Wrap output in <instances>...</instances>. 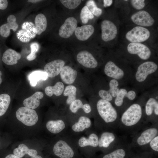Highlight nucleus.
Returning a JSON list of instances; mask_svg holds the SVG:
<instances>
[{
	"instance_id": "nucleus-1",
	"label": "nucleus",
	"mask_w": 158,
	"mask_h": 158,
	"mask_svg": "<svg viewBox=\"0 0 158 158\" xmlns=\"http://www.w3.org/2000/svg\"><path fill=\"white\" fill-rule=\"evenodd\" d=\"M10 123L13 134L24 139L34 137L43 127L37 111L24 106L17 109Z\"/></svg>"
},
{
	"instance_id": "nucleus-2",
	"label": "nucleus",
	"mask_w": 158,
	"mask_h": 158,
	"mask_svg": "<svg viewBox=\"0 0 158 158\" xmlns=\"http://www.w3.org/2000/svg\"><path fill=\"white\" fill-rule=\"evenodd\" d=\"M12 145L13 154L22 158L26 155L31 157L38 155L39 149L46 144L42 140L33 137L16 142Z\"/></svg>"
},
{
	"instance_id": "nucleus-3",
	"label": "nucleus",
	"mask_w": 158,
	"mask_h": 158,
	"mask_svg": "<svg viewBox=\"0 0 158 158\" xmlns=\"http://www.w3.org/2000/svg\"><path fill=\"white\" fill-rule=\"evenodd\" d=\"M97 109L102 121L105 124H112L116 121L117 112L110 102L99 99L97 104Z\"/></svg>"
},
{
	"instance_id": "nucleus-4",
	"label": "nucleus",
	"mask_w": 158,
	"mask_h": 158,
	"mask_svg": "<svg viewBox=\"0 0 158 158\" xmlns=\"http://www.w3.org/2000/svg\"><path fill=\"white\" fill-rule=\"evenodd\" d=\"M142 116L141 107L138 104H133L123 114L121 121L125 127H131L137 125L140 121Z\"/></svg>"
},
{
	"instance_id": "nucleus-5",
	"label": "nucleus",
	"mask_w": 158,
	"mask_h": 158,
	"mask_svg": "<svg viewBox=\"0 0 158 158\" xmlns=\"http://www.w3.org/2000/svg\"><path fill=\"white\" fill-rule=\"evenodd\" d=\"M50 145H52L54 154L60 158H72L74 156V152L71 145L65 139H55Z\"/></svg>"
},
{
	"instance_id": "nucleus-6",
	"label": "nucleus",
	"mask_w": 158,
	"mask_h": 158,
	"mask_svg": "<svg viewBox=\"0 0 158 158\" xmlns=\"http://www.w3.org/2000/svg\"><path fill=\"white\" fill-rule=\"evenodd\" d=\"M150 36V32L147 29L137 26L128 31L126 35V38L131 42L140 43L147 40Z\"/></svg>"
},
{
	"instance_id": "nucleus-7",
	"label": "nucleus",
	"mask_w": 158,
	"mask_h": 158,
	"mask_svg": "<svg viewBox=\"0 0 158 158\" xmlns=\"http://www.w3.org/2000/svg\"><path fill=\"white\" fill-rule=\"evenodd\" d=\"M158 68L157 65L153 61H148L140 65L135 74V78L139 82L144 81L147 76L154 72Z\"/></svg>"
},
{
	"instance_id": "nucleus-8",
	"label": "nucleus",
	"mask_w": 158,
	"mask_h": 158,
	"mask_svg": "<svg viewBox=\"0 0 158 158\" xmlns=\"http://www.w3.org/2000/svg\"><path fill=\"white\" fill-rule=\"evenodd\" d=\"M101 37L105 42H108L114 39L117 33L116 25L111 21L105 20L101 23Z\"/></svg>"
},
{
	"instance_id": "nucleus-9",
	"label": "nucleus",
	"mask_w": 158,
	"mask_h": 158,
	"mask_svg": "<svg viewBox=\"0 0 158 158\" xmlns=\"http://www.w3.org/2000/svg\"><path fill=\"white\" fill-rule=\"evenodd\" d=\"M127 49L129 53L137 54L144 60L149 58L151 54L149 48L145 45L140 43H130L127 46Z\"/></svg>"
},
{
	"instance_id": "nucleus-10",
	"label": "nucleus",
	"mask_w": 158,
	"mask_h": 158,
	"mask_svg": "<svg viewBox=\"0 0 158 158\" xmlns=\"http://www.w3.org/2000/svg\"><path fill=\"white\" fill-rule=\"evenodd\" d=\"M131 19L135 24L142 27L151 26L154 22V19L150 14L144 10L140 11L134 13Z\"/></svg>"
},
{
	"instance_id": "nucleus-11",
	"label": "nucleus",
	"mask_w": 158,
	"mask_h": 158,
	"mask_svg": "<svg viewBox=\"0 0 158 158\" xmlns=\"http://www.w3.org/2000/svg\"><path fill=\"white\" fill-rule=\"evenodd\" d=\"M76 19L72 17H69L65 20L59 30V34L62 38H67L72 36L77 28Z\"/></svg>"
},
{
	"instance_id": "nucleus-12",
	"label": "nucleus",
	"mask_w": 158,
	"mask_h": 158,
	"mask_svg": "<svg viewBox=\"0 0 158 158\" xmlns=\"http://www.w3.org/2000/svg\"><path fill=\"white\" fill-rule=\"evenodd\" d=\"M44 126L49 133L55 135L61 133L65 129L66 123L61 119L50 118L45 121Z\"/></svg>"
},
{
	"instance_id": "nucleus-13",
	"label": "nucleus",
	"mask_w": 158,
	"mask_h": 158,
	"mask_svg": "<svg viewBox=\"0 0 158 158\" xmlns=\"http://www.w3.org/2000/svg\"><path fill=\"white\" fill-rule=\"evenodd\" d=\"M78 61L85 67L93 68L97 67L98 63L92 54L87 51H82L77 55Z\"/></svg>"
},
{
	"instance_id": "nucleus-14",
	"label": "nucleus",
	"mask_w": 158,
	"mask_h": 158,
	"mask_svg": "<svg viewBox=\"0 0 158 158\" xmlns=\"http://www.w3.org/2000/svg\"><path fill=\"white\" fill-rule=\"evenodd\" d=\"M65 64V62L61 59H57L49 62L44 67V71L48 77H54L58 75Z\"/></svg>"
},
{
	"instance_id": "nucleus-15",
	"label": "nucleus",
	"mask_w": 158,
	"mask_h": 158,
	"mask_svg": "<svg viewBox=\"0 0 158 158\" xmlns=\"http://www.w3.org/2000/svg\"><path fill=\"white\" fill-rule=\"evenodd\" d=\"M158 130L157 128L152 127L146 129L143 131L136 139L138 145L142 146L149 143L151 140L158 135Z\"/></svg>"
},
{
	"instance_id": "nucleus-16",
	"label": "nucleus",
	"mask_w": 158,
	"mask_h": 158,
	"mask_svg": "<svg viewBox=\"0 0 158 158\" xmlns=\"http://www.w3.org/2000/svg\"><path fill=\"white\" fill-rule=\"evenodd\" d=\"M104 72L107 76L116 80L122 78L124 75V72L121 68L113 62H108L105 66Z\"/></svg>"
},
{
	"instance_id": "nucleus-17",
	"label": "nucleus",
	"mask_w": 158,
	"mask_h": 158,
	"mask_svg": "<svg viewBox=\"0 0 158 158\" xmlns=\"http://www.w3.org/2000/svg\"><path fill=\"white\" fill-rule=\"evenodd\" d=\"M7 23L0 27V35L4 37H8L10 33V30L16 31L18 28L15 16L13 15H9L7 18Z\"/></svg>"
},
{
	"instance_id": "nucleus-18",
	"label": "nucleus",
	"mask_w": 158,
	"mask_h": 158,
	"mask_svg": "<svg viewBox=\"0 0 158 158\" xmlns=\"http://www.w3.org/2000/svg\"><path fill=\"white\" fill-rule=\"evenodd\" d=\"M94 27L91 25H83L76 28L75 34L79 40L85 41L87 40L94 32Z\"/></svg>"
},
{
	"instance_id": "nucleus-19",
	"label": "nucleus",
	"mask_w": 158,
	"mask_h": 158,
	"mask_svg": "<svg viewBox=\"0 0 158 158\" xmlns=\"http://www.w3.org/2000/svg\"><path fill=\"white\" fill-rule=\"evenodd\" d=\"M62 80L66 84H72L75 81L77 76V71L70 66H64L60 73Z\"/></svg>"
},
{
	"instance_id": "nucleus-20",
	"label": "nucleus",
	"mask_w": 158,
	"mask_h": 158,
	"mask_svg": "<svg viewBox=\"0 0 158 158\" xmlns=\"http://www.w3.org/2000/svg\"><path fill=\"white\" fill-rule=\"evenodd\" d=\"M44 96L43 93L38 91L35 93L32 96L25 99L23 102L24 107L35 109L38 107L40 105V99Z\"/></svg>"
},
{
	"instance_id": "nucleus-21",
	"label": "nucleus",
	"mask_w": 158,
	"mask_h": 158,
	"mask_svg": "<svg viewBox=\"0 0 158 158\" xmlns=\"http://www.w3.org/2000/svg\"><path fill=\"white\" fill-rule=\"evenodd\" d=\"M99 137L94 133H90L87 137L83 136L79 138L78 142V146L81 147L88 146L96 147L98 146Z\"/></svg>"
},
{
	"instance_id": "nucleus-22",
	"label": "nucleus",
	"mask_w": 158,
	"mask_h": 158,
	"mask_svg": "<svg viewBox=\"0 0 158 158\" xmlns=\"http://www.w3.org/2000/svg\"><path fill=\"white\" fill-rule=\"evenodd\" d=\"M91 125V121L89 118L82 116L79 118L77 122L72 125L71 128L73 132L79 133L89 128Z\"/></svg>"
},
{
	"instance_id": "nucleus-23",
	"label": "nucleus",
	"mask_w": 158,
	"mask_h": 158,
	"mask_svg": "<svg viewBox=\"0 0 158 158\" xmlns=\"http://www.w3.org/2000/svg\"><path fill=\"white\" fill-rule=\"evenodd\" d=\"M21 58L20 54L12 49H8L4 52L2 61L6 65H13L17 64Z\"/></svg>"
},
{
	"instance_id": "nucleus-24",
	"label": "nucleus",
	"mask_w": 158,
	"mask_h": 158,
	"mask_svg": "<svg viewBox=\"0 0 158 158\" xmlns=\"http://www.w3.org/2000/svg\"><path fill=\"white\" fill-rule=\"evenodd\" d=\"M116 139V136L112 132L105 131L103 132L99 138L98 147H108Z\"/></svg>"
},
{
	"instance_id": "nucleus-25",
	"label": "nucleus",
	"mask_w": 158,
	"mask_h": 158,
	"mask_svg": "<svg viewBox=\"0 0 158 158\" xmlns=\"http://www.w3.org/2000/svg\"><path fill=\"white\" fill-rule=\"evenodd\" d=\"M48 77L47 74L44 71L37 70L30 73L28 76V78L30 85L35 87L38 81L45 80Z\"/></svg>"
},
{
	"instance_id": "nucleus-26",
	"label": "nucleus",
	"mask_w": 158,
	"mask_h": 158,
	"mask_svg": "<svg viewBox=\"0 0 158 158\" xmlns=\"http://www.w3.org/2000/svg\"><path fill=\"white\" fill-rule=\"evenodd\" d=\"M35 33L40 35L45 31L47 28V22L45 16L42 13L37 15L35 18Z\"/></svg>"
},
{
	"instance_id": "nucleus-27",
	"label": "nucleus",
	"mask_w": 158,
	"mask_h": 158,
	"mask_svg": "<svg viewBox=\"0 0 158 158\" xmlns=\"http://www.w3.org/2000/svg\"><path fill=\"white\" fill-rule=\"evenodd\" d=\"M69 109L73 113H76L80 109H83L84 111L86 114L91 112V106L88 104H83L81 101L79 99H76L73 101L69 106Z\"/></svg>"
},
{
	"instance_id": "nucleus-28",
	"label": "nucleus",
	"mask_w": 158,
	"mask_h": 158,
	"mask_svg": "<svg viewBox=\"0 0 158 158\" xmlns=\"http://www.w3.org/2000/svg\"><path fill=\"white\" fill-rule=\"evenodd\" d=\"M64 89V85L61 82H57L53 86H48L45 89L44 92L47 95L51 97L53 95L57 96L60 95Z\"/></svg>"
},
{
	"instance_id": "nucleus-29",
	"label": "nucleus",
	"mask_w": 158,
	"mask_h": 158,
	"mask_svg": "<svg viewBox=\"0 0 158 158\" xmlns=\"http://www.w3.org/2000/svg\"><path fill=\"white\" fill-rule=\"evenodd\" d=\"M11 98L10 95L6 93L0 94V117L6 112L10 105Z\"/></svg>"
},
{
	"instance_id": "nucleus-30",
	"label": "nucleus",
	"mask_w": 158,
	"mask_h": 158,
	"mask_svg": "<svg viewBox=\"0 0 158 158\" xmlns=\"http://www.w3.org/2000/svg\"><path fill=\"white\" fill-rule=\"evenodd\" d=\"M146 114L148 116L152 115L153 111L156 116L158 115V102L155 99L150 98L147 101L145 106Z\"/></svg>"
},
{
	"instance_id": "nucleus-31",
	"label": "nucleus",
	"mask_w": 158,
	"mask_h": 158,
	"mask_svg": "<svg viewBox=\"0 0 158 158\" xmlns=\"http://www.w3.org/2000/svg\"><path fill=\"white\" fill-rule=\"evenodd\" d=\"M76 87L73 85L67 86L64 90L63 93L65 96H68L66 100V103L70 105L73 101L76 99Z\"/></svg>"
},
{
	"instance_id": "nucleus-32",
	"label": "nucleus",
	"mask_w": 158,
	"mask_h": 158,
	"mask_svg": "<svg viewBox=\"0 0 158 158\" xmlns=\"http://www.w3.org/2000/svg\"><path fill=\"white\" fill-rule=\"evenodd\" d=\"M94 17V15L86 6L83 7L80 13V18L83 23H87L89 20L92 19Z\"/></svg>"
},
{
	"instance_id": "nucleus-33",
	"label": "nucleus",
	"mask_w": 158,
	"mask_h": 158,
	"mask_svg": "<svg viewBox=\"0 0 158 158\" xmlns=\"http://www.w3.org/2000/svg\"><path fill=\"white\" fill-rule=\"evenodd\" d=\"M126 154L124 149L119 148L105 155L102 158H124Z\"/></svg>"
},
{
	"instance_id": "nucleus-34",
	"label": "nucleus",
	"mask_w": 158,
	"mask_h": 158,
	"mask_svg": "<svg viewBox=\"0 0 158 158\" xmlns=\"http://www.w3.org/2000/svg\"><path fill=\"white\" fill-rule=\"evenodd\" d=\"M92 13L97 17L99 16L102 13V10L98 8L93 0H90L88 1L86 5Z\"/></svg>"
},
{
	"instance_id": "nucleus-35",
	"label": "nucleus",
	"mask_w": 158,
	"mask_h": 158,
	"mask_svg": "<svg viewBox=\"0 0 158 158\" xmlns=\"http://www.w3.org/2000/svg\"><path fill=\"white\" fill-rule=\"evenodd\" d=\"M60 1L65 7L70 9L76 8L81 2V0H61Z\"/></svg>"
},
{
	"instance_id": "nucleus-36",
	"label": "nucleus",
	"mask_w": 158,
	"mask_h": 158,
	"mask_svg": "<svg viewBox=\"0 0 158 158\" xmlns=\"http://www.w3.org/2000/svg\"><path fill=\"white\" fill-rule=\"evenodd\" d=\"M127 93V90L125 89L121 88L119 90L114 101V103L116 106L120 107L122 105L123 99L125 97H126Z\"/></svg>"
},
{
	"instance_id": "nucleus-37",
	"label": "nucleus",
	"mask_w": 158,
	"mask_h": 158,
	"mask_svg": "<svg viewBox=\"0 0 158 158\" xmlns=\"http://www.w3.org/2000/svg\"><path fill=\"white\" fill-rule=\"evenodd\" d=\"M118 85L119 83L116 80L113 79L110 81L108 91L112 97H115L117 96L119 90L118 87Z\"/></svg>"
},
{
	"instance_id": "nucleus-38",
	"label": "nucleus",
	"mask_w": 158,
	"mask_h": 158,
	"mask_svg": "<svg viewBox=\"0 0 158 158\" xmlns=\"http://www.w3.org/2000/svg\"><path fill=\"white\" fill-rule=\"evenodd\" d=\"M31 50V53L27 57V59L29 61L34 60L36 58V53L38 51L39 48V44L37 43H33L30 46Z\"/></svg>"
},
{
	"instance_id": "nucleus-39",
	"label": "nucleus",
	"mask_w": 158,
	"mask_h": 158,
	"mask_svg": "<svg viewBox=\"0 0 158 158\" xmlns=\"http://www.w3.org/2000/svg\"><path fill=\"white\" fill-rule=\"evenodd\" d=\"M99 95L102 99L110 101L112 100L113 97L108 90H100L99 92Z\"/></svg>"
},
{
	"instance_id": "nucleus-40",
	"label": "nucleus",
	"mask_w": 158,
	"mask_h": 158,
	"mask_svg": "<svg viewBox=\"0 0 158 158\" xmlns=\"http://www.w3.org/2000/svg\"><path fill=\"white\" fill-rule=\"evenodd\" d=\"M144 0H132L130 1L131 5L135 9L140 10L145 7V4Z\"/></svg>"
},
{
	"instance_id": "nucleus-41",
	"label": "nucleus",
	"mask_w": 158,
	"mask_h": 158,
	"mask_svg": "<svg viewBox=\"0 0 158 158\" xmlns=\"http://www.w3.org/2000/svg\"><path fill=\"white\" fill-rule=\"evenodd\" d=\"M150 147L154 151L158 152V136L154 138L149 143Z\"/></svg>"
},
{
	"instance_id": "nucleus-42",
	"label": "nucleus",
	"mask_w": 158,
	"mask_h": 158,
	"mask_svg": "<svg viewBox=\"0 0 158 158\" xmlns=\"http://www.w3.org/2000/svg\"><path fill=\"white\" fill-rule=\"evenodd\" d=\"M129 100H133L136 97V93L133 90H130L127 92L126 97Z\"/></svg>"
},
{
	"instance_id": "nucleus-43",
	"label": "nucleus",
	"mask_w": 158,
	"mask_h": 158,
	"mask_svg": "<svg viewBox=\"0 0 158 158\" xmlns=\"http://www.w3.org/2000/svg\"><path fill=\"white\" fill-rule=\"evenodd\" d=\"M8 2L6 0H0V9L4 10L7 7Z\"/></svg>"
},
{
	"instance_id": "nucleus-44",
	"label": "nucleus",
	"mask_w": 158,
	"mask_h": 158,
	"mask_svg": "<svg viewBox=\"0 0 158 158\" xmlns=\"http://www.w3.org/2000/svg\"><path fill=\"white\" fill-rule=\"evenodd\" d=\"M103 5L104 7L110 6L112 4L113 1L112 0H104Z\"/></svg>"
},
{
	"instance_id": "nucleus-45",
	"label": "nucleus",
	"mask_w": 158,
	"mask_h": 158,
	"mask_svg": "<svg viewBox=\"0 0 158 158\" xmlns=\"http://www.w3.org/2000/svg\"><path fill=\"white\" fill-rule=\"evenodd\" d=\"M5 158H20L13 154H8Z\"/></svg>"
},
{
	"instance_id": "nucleus-46",
	"label": "nucleus",
	"mask_w": 158,
	"mask_h": 158,
	"mask_svg": "<svg viewBox=\"0 0 158 158\" xmlns=\"http://www.w3.org/2000/svg\"><path fill=\"white\" fill-rule=\"evenodd\" d=\"M41 1V0H29L28 1V2H30L32 3H36Z\"/></svg>"
},
{
	"instance_id": "nucleus-47",
	"label": "nucleus",
	"mask_w": 158,
	"mask_h": 158,
	"mask_svg": "<svg viewBox=\"0 0 158 158\" xmlns=\"http://www.w3.org/2000/svg\"><path fill=\"white\" fill-rule=\"evenodd\" d=\"M30 158H43L41 156L37 155L34 157H31Z\"/></svg>"
},
{
	"instance_id": "nucleus-48",
	"label": "nucleus",
	"mask_w": 158,
	"mask_h": 158,
	"mask_svg": "<svg viewBox=\"0 0 158 158\" xmlns=\"http://www.w3.org/2000/svg\"><path fill=\"white\" fill-rule=\"evenodd\" d=\"M2 75V72L0 71V85L1 84L2 82V79L1 78Z\"/></svg>"
},
{
	"instance_id": "nucleus-49",
	"label": "nucleus",
	"mask_w": 158,
	"mask_h": 158,
	"mask_svg": "<svg viewBox=\"0 0 158 158\" xmlns=\"http://www.w3.org/2000/svg\"><path fill=\"white\" fill-rule=\"evenodd\" d=\"M1 145V143L0 142V146Z\"/></svg>"
},
{
	"instance_id": "nucleus-50",
	"label": "nucleus",
	"mask_w": 158,
	"mask_h": 158,
	"mask_svg": "<svg viewBox=\"0 0 158 158\" xmlns=\"http://www.w3.org/2000/svg\"><path fill=\"white\" fill-rule=\"evenodd\" d=\"M125 1H127V0H124Z\"/></svg>"
}]
</instances>
